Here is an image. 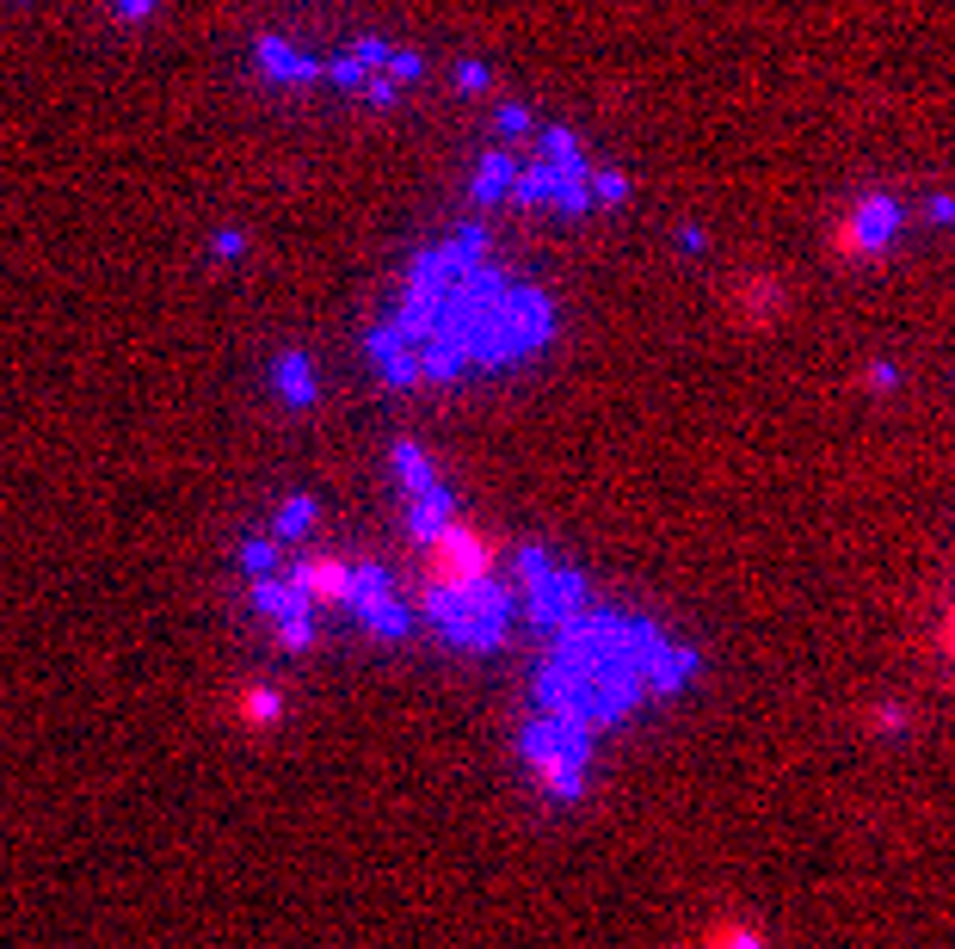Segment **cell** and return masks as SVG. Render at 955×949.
<instances>
[{
    "label": "cell",
    "instance_id": "2",
    "mask_svg": "<svg viewBox=\"0 0 955 949\" xmlns=\"http://www.w3.org/2000/svg\"><path fill=\"white\" fill-rule=\"evenodd\" d=\"M943 647H950V660H955V605H950V617H943Z\"/></svg>",
    "mask_w": 955,
    "mask_h": 949
},
{
    "label": "cell",
    "instance_id": "1",
    "mask_svg": "<svg viewBox=\"0 0 955 949\" xmlns=\"http://www.w3.org/2000/svg\"><path fill=\"white\" fill-rule=\"evenodd\" d=\"M894 228H900V210L888 204V198H869V204L839 228V253H876V248H888Z\"/></svg>",
    "mask_w": 955,
    "mask_h": 949
},
{
    "label": "cell",
    "instance_id": "3",
    "mask_svg": "<svg viewBox=\"0 0 955 949\" xmlns=\"http://www.w3.org/2000/svg\"><path fill=\"white\" fill-rule=\"evenodd\" d=\"M117 13H124V20H136V13H149V0H117Z\"/></svg>",
    "mask_w": 955,
    "mask_h": 949
}]
</instances>
